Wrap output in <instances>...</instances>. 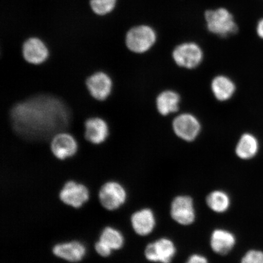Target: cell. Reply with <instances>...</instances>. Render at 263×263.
I'll return each instance as SVG.
<instances>
[{
  "mask_svg": "<svg viewBox=\"0 0 263 263\" xmlns=\"http://www.w3.org/2000/svg\"><path fill=\"white\" fill-rule=\"evenodd\" d=\"M46 98L33 99L13 108L12 117L20 130L39 134L63 126L67 118L64 107L54 99Z\"/></svg>",
  "mask_w": 263,
  "mask_h": 263,
  "instance_id": "1",
  "label": "cell"
},
{
  "mask_svg": "<svg viewBox=\"0 0 263 263\" xmlns=\"http://www.w3.org/2000/svg\"><path fill=\"white\" fill-rule=\"evenodd\" d=\"M205 18L209 31L221 37H228L238 30L233 16L225 8L209 10L205 12Z\"/></svg>",
  "mask_w": 263,
  "mask_h": 263,
  "instance_id": "2",
  "label": "cell"
},
{
  "mask_svg": "<svg viewBox=\"0 0 263 263\" xmlns=\"http://www.w3.org/2000/svg\"><path fill=\"white\" fill-rule=\"evenodd\" d=\"M157 35L154 29L149 26L140 25L130 29L126 35L128 48L136 53H143L155 44Z\"/></svg>",
  "mask_w": 263,
  "mask_h": 263,
  "instance_id": "3",
  "label": "cell"
},
{
  "mask_svg": "<svg viewBox=\"0 0 263 263\" xmlns=\"http://www.w3.org/2000/svg\"><path fill=\"white\" fill-rule=\"evenodd\" d=\"M203 52L199 46L195 43L187 42L180 44L174 49L173 58L179 67L193 69L201 63Z\"/></svg>",
  "mask_w": 263,
  "mask_h": 263,
  "instance_id": "4",
  "label": "cell"
},
{
  "mask_svg": "<svg viewBox=\"0 0 263 263\" xmlns=\"http://www.w3.org/2000/svg\"><path fill=\"white\" fill-rule=\"evenodd\" d=\"M176 254L175 245L172 240L166 238L150 243L144 251V255L148 261L160 263H170Z\"/></svg>",
  "mask_w": 263,
  "mask_h": 263,
  "instance_id": "5",
  "label": "cell"
},
{
  "mask_svg": "<svg viewBox=\"0 0 263 263\" xmlns=\"http://www.w3.org/2000/svg\"><path fill=\"white\" fill-rule=\"evenodd\" d=\"M127 198V193L124 187L116 182H108L104 184L99 193V199L101 205L108 210H115L122 206Z\"/></svg>",
  "mask_w": 263,
  "mask_h": 263,
  "instance_id": "6",
  "label": "cell"
},
{
  "mask_svg": "<svg viewBox=\"0 0 263 263\" xmlns=\"http://www.w3.org/2000/svg\"><path fill=\"white\" fill-rule=\"evenodd\" d=\"M171 216L180 225L189 226L195 221L196 212L193 200L189 196H179L171 205Z\"/></svg>",
  "mask_w": 263,
  "mask_h": 263,
  "instance_id": "7",
  "label": "cell"
},
{
  "mask_svg": "<svg viewBox=\"0 0 263 263\" xmlns=\"http://www.w3.org/2000/svg\"><path fill=\"white\" fill-rule=\"evenodd\" d=\"M174 133L184 141H192L199 136L200 124L197 118L190 114H182L173 121Z\"/></svg>",
  "mask_w": 263,
  "mask_h": 263,
  "instance_id": "8",
  "label": "cell"
},
{
  "mask_svg": "<svg viewBox=\"0 0 263 263\" xmlns=\"http://www.w3.org/2000/svg\"><path fill=\"white\" fill-rule=\"evenodd\" d=\"M62 202L74 208H80L89 199V192L82 184L69 181L59 194Z\"/></svg>",
  "mask_w": 263,
  "mask_h": 263,
  "instance_id": "9",
  "label": "cell"
},
{
  "mask_svg": "<svg viewBox=\"0 0 263 263\" xmlns=\"http://www.w3.org/2000/svg\"><path fill=\"white\" fill-rule=\"evenodd\" d=\"M86 85L91 97L98 101H104L109 96L112 89V81L104 72H97L87 78Z\"/></svg>",
  "mask_w": 263,
  "mask_h": 263,
  "instance_id": "10",
  "label": "cell"
},
{
  "mask_svg": "<svg viewBox=\"0 0 263 263\" xmlns=\"http://www.w3.org/2000/svg\"><path fill=\"white\" fill-rule=\"evenodd\" d=\"M51 149L58 159L65 160L73 156L78 151V143L73 136L67 133L55 136L51 143Z\"/></svg>",
  "mask_w": 263,
  "mask_h": 263,
  "instance_id": "11",
  "label": "cell"
},
{
  "mask_svg": "<svg viewBox=\"0 0 263 263\" xmlns=\"http://www.w3.org/2000/svg\"><path fill=\"white\" fill-rule=\"evenodd\" d=\"M22 52L25 60L34 65L44 63L49 55L44 43L37 38L28 39L23 45Z\"/></svg>",
  "mask_w": 263,
  "mask_h": 263,
  "instance_id": "12",
  "label": "cell"
},
{
  "mask_svg": "<svg viewBox=\"0 0 263 263\" xmlns=\"http://www.w3.org/2000/svg\"><path fill=\"white\" fill-rule=\"evenodd\" d=\"M131 222L137 234L146 236L155 229L156 219L152 210L144 209L133 214L131 217Z\"/></svg>",
  "mask_w": 263,
  "mask_h": 263,
  "instance_id": "13",
  "label": "cell"
},
{
  "mask_svg": "<svg viewBox=\"0 0 263 263\" xmlns=\"http://www.w3.org/2000/svg\"><path fill=\"white\" fill-rule=\"evenodd\" d=\"M236 237L233 233L224 229H216L212 233L210 246L216 254L225 255L234 248Z\"/></svg>",
  "mask_w": 263,
  "mask_h": 263,
  "instance_id": "14",
  "label": "cell"
},
{
  "mask_svg": "<svg viewBox=\"0 0 263 263\" xmlns=\"http://www.w3.org/2000/svg\"><path fill=\"white\" fill-rule=\"evenodd\" d=\"M53 254L59 258L70 262L82 260L86 254V248L78 241L61 243L54 246Z\"/></svg>",
  "mask_w": 263,
  "mask_h": 263,
  "instance_id": "15",
  "label": "cell"
},
{
  "mask_svg": "<svg viewBox=\"0 0 263 263\" xmlns=\"http://www.w3.org/2000/svg\"><path fill=\"white\" fill-rule=\"evenodd\" d=\"M85 138L89 142L99 144L107 139L108 135L107 124L100 118H90L85 123Z\"/></svg>",
  "mask_w": 263,
  "mask_h": 263,
  "instance_id": "16",
  "label": "cell"
},
{
  "mask_svg": "<svg viewBox=\"0 0 263 263\" xmlns=\"http://www.w3.org/2000/svg\"><path fill=\"white\" fill-rule=\"evenodd\" d=\"M259 142L251 134H243L236 145L235 153L239 159L248 160L253 159L258 153Z\"/></svg>",
  "mask_w": 263,
  "mask_h": 263,
  "instance_id": "17",
  "label": "cell"
},
{
  "mask_svg": "<svg viewBox=\"0 0 263 263\" xmlns=\"http://www.w3.org/2000/svg\"><path fill=\"white\" fill-rule=\"evenodd\" d=\"M211 87L214 96L220 101L229 100L234 95L236 90L234 82L231 79L223 75L213 79Z\"/></svg>",
  "mask_w": 263,
  "mask_h": 263,
  "instance_id": "18",
  "label": "cell"
},
{
  "mask_svg": "<svg viewBox=\"0 0 263 263\" xmlns=\"http://www.w3.org/2000/svg\"><path fill=\"white\" fill-rule=\"evenodd\" d=\"M180 102V97L177 92L164 91L157 98V110L161 115L166 116L179 110Z\"/></svg>",
  "mask_w": 263,
  "mask_h": 263,
  "instance_id": "19",
  "label": "cell"
},
{
  "mask_svg": "<svg viewBox=\"0 0 263 263\" xmlns=\"http://www.w3.org/2000/svg\"><path fill=\"white\" fill-rule=\"evenodd\" d=\"M206 202L213 212L222 213L228 210L231 200L228 194L223 191L216 190L207 196Z\"/></svg>",
  "mask_w": 263,
  "mask_h": 263,
  "instance_id": "20",
  "label": "cell"
},
{
  "mask_svg": "<svg viewBox=\"0 0 263 263\" xmlns=\"http://www.w3.org/2000/svg\"><path fill=\"white\" fill-rule=\"evenodd\" d=\"M100 240L112 250L120 249L124 245V237L121 233L110 227H107L103 230Z\"/></svg>",
  "mask_w": 263,
  "mask_h": 263,
  "instance_id": "21",
  "label": "cell"
},
{
  "mask_svg": "<svg viewBox=\"0 0 263 263\" xmlns=\"http://www.w3.org/2000/svg\"><path fill=\"white\" fill-rule=\"evenodd\" d=\"M116 2L117 0H90V4L95 14L103 15L112 11Z\"/></svg>",
  "mask_w": 263,
  "mask_h": 263,
  "instance_id": "22",
  "label": "cell"
},
{
  "mask_svg": "<svg viewBox=\"0 0 263 263\" xmlns=\"http://www.w3.org/2000/svg\"><path fill=\"white\" fill-rule=\"evenodd\" d=\"M241 263H263V251L259 249H251L246 253Z\"/></svg>",
  "mask_w": 263,
  "mask_h": 263,
  "instance_id": "23",
  "label": "cell"
},
{
  "mask_svg": "<svg viewBox=\"0 0 263 263\" xmlns=\"http://www.w3.org/2000/svg\"><path fill=\"white\" fill-rule=\"evenodd\" d=\"M95 248L98 254L103 257H107L109 256L112 250L100 240L96 243Z\"/></svg>",
  "mask_w": 263,
  "mask_h": 263,
  "instance_id": "24",
  "label": "cell"
},
{
  "mask_svg": "<svg viewBox=\"0 0 263 263\" xmlns=\"http://www.w3.org/2000/svg\"><path fill=\"white\" fill-rule=\"evenodd\" d=\"M186 263H209V261L204 256L193 254L190 256Z\"/></svg>",
  "mask_w": 263,
  "mask_h": 263,
  "instance_id": "25",
  "label": "cell"
},
{
  "mask_svg": "<svg viewBox=\"0 0 263 263\" xmlns=\"http://www.w3.org/2000/svg\"><path fill=\"white\" fill-rule=\"evenodd\" d=\"M256 31L259 37L263 39V18L259 21Z\"/></svg>",
  "mask_w": 263,
  "mask_h": 263,
  "instance_id": "26",
  "label": "cell"
}]
</instances>
